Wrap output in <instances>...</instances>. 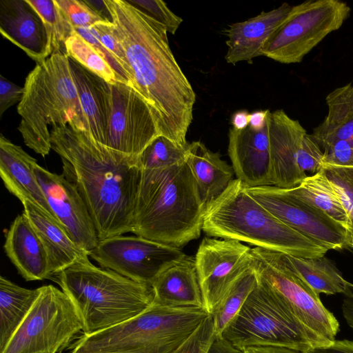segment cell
<instances>
[{
  "mask_svg": "<svg viewBox=\"0 0 353 353\" xmlns=\"http://www.w3.org/2000/svg\"><path fill=\"white\" fill-rule=\"evenodd\" d=\"M133 72L159 132L186 146L196 94L170 48L164 26L128 0H105Z\"/></svg>",
  "mask_w": 353,
  "mask_h": 353,
  "instance_id": "6da1fadb",
  "label": "cell"
},
{
  "mask_svg": "<svg viewBox=\"0 0 353 353\" xmlns=\"http://www.w3.org/2000/svg\"><path fill=\"white\" fill-rule=\"evenodd\" d=\"M50 139L63 163L62 174L81 194L99 241L132 233L142 172L139 157L113 150L68 124L52 128Z\"/></svg>",
  "mask_w": 353,
  "mask_h": 353,
  "instance_id": "7a4b0ae2",
  "label": "cell"
},
{
  "mask_svg": "<svg viewBox=\"0 0 353 353\" xmlns=\"http://www.w3.org/2000/svg\"><path fill=\"white\" fill-rule=\"evenodd\" d=\"M205 210L186 161L142 170L132 233L181 249L199 238Z\"/></svg>",
  "mask_w": 353,
  "mask_h": 353,
  "instance_id": "3957f363",
  "label": "cell"
},
{
  "mask_svg": "<svg viewBox=\"0 0 353 353\" xmlns=\"http://www.w3.org/2000/svg\"><path fill=\"white\" fill-rule=\"evenodd\" d=\"M17 106L18 130L25 144L42 157L52 150V128L70 125L87 130L86 123L65 52L53 53L28 74Z\"/></svg>",
  "mask_w": 353,
  "mask_h": 353,
  "instance_id": "277c9868",
  "label": "cell"
},
{
  "mask_svg": "<svg viewBox=\"0 0 353 353\" xmlns=\"http://www.w3.org/2000/svg\"><path fill=\"white\" fill-rule=\"evenodd\" d=\"M73 303L90 335L134 317L154 303L152 286L81 261L51 278Z\"/></svg>",
  "mask_w": 353,
  "mask_h": 353,
  "instance_id": "5b68a950",
  "label": "cell"
},
{
  "mask_svg": "<svg viewBox=\"0 0 353 353\" xmlns=\"http://www.w3.org/2000/svg\"><path fill=\"white\" fill-rule=\"evenodd\" d=\"M202 230L209 236L299 257L323 256L328 250L279 220L237 179L205 208Z\"/></svg>",
  "mask_w": 353,
  "mask_h": 353,
  "instance_id": "8992f818",
  "label": "cell"
},
{
  "mask_svg": "<svg viewBox=\"0 0 353 353\" xmlns=\"http://www.w3.org/2000/svg\"><path fill=\"white\" fill-rule=\"evenodd\" d=\"M211 314L198 307L153 304L111 327L83 334L68 353H173Z\"/></svg>",
  "mask_w": 353,
  "mask_h": 353,
  "instance_id": "52a82bcc",
  "label": "cell"
},
{
  "mask_svg": "<svg viewBox=\"0 0 353 353\" xmlns=\"http://www.w3.org/2000/svg\"><path fill=\"white\" fill-rule=\"evenodd\" d=\"M237 348L276 346L307 352L322 345L259 281L221 335Z\"/></svg>",
  "mask_w": 353,
  "mask_h": 353,
  "instance_id": "ba28073f",
  "label": "cell"
},
{
  "mask_svg": "<svg viewBox=\"0 0 353 353\" xmlns=\"http://www.w3.org/2000/svg\"><path fill=\"white\" fill-rule=\"evenodd\" d=\"M252 266L259 281L267 285L293 316L322 345L335 340L339 323L318 294L288 264L284 254L255 247Z\"/></svg>",
  "mask_w": 353,
  "mask_h": 353,
  "instance_id": "9c48e42d",
  "label": "cell"
},
{
  "mask_svg": "<svg viewBox=\"0 0 353 353\" xmlns=\"http://www.w3.org/2000/svg\"><path fill=\"white\" fill-rule=\"evenodd\" d=\"M350 13L348 5L339 0H310L294 6L265 42L261 56L281 63H299L339 29Z\"/></svg>",
  "mask_w": 353,
  "mask_h": 353,
  "instance_id": "30bf717a",
  "label": "cell"
},
{
  "mask_svg": "<svg viewBox=\"0 0 353 353\" xmlns=\"http://www.w3.org/2000/svg\"><path fill=\"white\" fill-rule=\"evenodd\" d=\"M81 331V321L69 297L52 285H43L0 353H58Z\"/></svg>",
  "mask_w": 353,
  "mask_h": 353,
  "instance_id": "8fae6325",
  "label": "cell"
},
{
  "mask_svg": "<svg viewBox=\"0 0 353 353\" xmlns=\"http://www.w3.org/2000/svg\"><path fill=\"white\" fill-rule=\"evenodd\" d=\"M185 256L180 248L137 235L100 240L90 252L101 268L150 285L161 272Z\"/></svg>",
  "mask_w": 353,
  "mask_h": 353,
  "instance_id": "7c38bea8",
  "label": "cell"
},
{
  "mask_svg": "<svg viewBox=\"0 0 353 353\" xmlns=\"http://www.w3.org/2000/svg\"><path fill=\"white\" fill-rule=\"evenodd\" d=\"M255 201L286 225L329 250L349 247L347 230L321 210L274 185L246 187Z\"/></svg>",
  "mask_w": 353,
  "mask_h": 353,
  "instance_id": "4fadbf2b",
  "label": "cell"
},
{
  "mask_svg": "<svg viewBox=\"0 0 353 353\" xmlns=\"http://www.w3.org/2000/svg\"><path fill=\"white\" fill-rule=\"evenodd\" d=\"M252 248L232 239L205 237L195 256L205 310L212 314L234 283L252 265Z\"/></svg>",
  "mask_w": 353,
  "mask_h": 353,
  "instance_id": "5bb4252c",
  "label": "cell"
},
{
  "mask_svg": "<svg viewBox=\"0 0 353 353\" xmlns=\"http://www.w3.org/2000/svg\"><path fill=\"white\" fill-rule=\"evenodd\" d=\"M111 88L113 104L105 145L139 157L154 139L161 136L155 118L135 88L121 82L111 84Z\"/></svg>",
  "mask_w": 353,
  "mask_h": 353,
  "instance_id": "9a60e30c",
  "label": "cell"
},
{
  "mask_svg": "<svg viewBox=\"0 0 353 353\" xmlns=\"http://www.w3.org/2000/svg\"><path fill=\"white\" fill-rule=\"evenodd\" d=\"M34 172L53 213L68 235L88 252L99 239L88 207L76 185L63 174L52 173L38 163Z\"/></svg>",
  "mask_w": 353,
  "mask_h": 353,
  "instance_id": "2e32d148",
  "label": "cell"
},
{
  "mask_svg": "<svg viewBox=\"0 0 353 353\" xmlns=\"http://www.w3.org/2000/svg\"><path fill=\"white\" fill-rule=\"evenodd\" d=\"M268 123L272 185L294 188L307 176L298 165L302 139L307 132L283 110L270 112Z\"/></svg>",
  "mask_w": 353,
  "mask_h": 353,
  "instance_id": "e0dca14e",
  "label": "cell"
},
{
  "mask_svg": "<svg viewBox=\"0 0 353 353\" xmlns=\"http://www.w3.org/2000/svg\"><path fill=\"white\" fill-rule=\"evenodd\" d=\"M228 138V155L237 179L248 188L272 185L268 120L258 131L232 127Z\"/></svg>",
  "mask_w": 353,
  "mask_h": 353,
  "instance_id": "ac0fdd59",
  "label": "cell"
},
{
  "mask_svg": "<svg viewBox=\"0 0 353 353\" xmlns=\"http://www.w3.org/2000/svg\"><path fill=\"white\" fill-rule=\"evenodd\" d=\"M0 32L37 64L51 56L45 25L27 0L0 1Z\"/></svg>",
  "mask_w": 353,
  "mask_h": 353,
  "instance_id": "d6986e66",
  "label": "cell"
},
{
  "mask_svg": "<svg viewBox=\"0 0 353 353\" xmlns=\"http://www.w3.org/2000/svg\"><path fill=\"white\" fill-rule=\"evenodd\" d=\"M292 6L282 3L272 10L261 12L248 20L233 23L225 30L227 37V63L235 65L239 62L252 60L261 56L263 45L272 32L287 17Z\"/></svg>",
  "mask_w": 353,
  "mask_h": 353,
  "instance_id": "ffe728a7",
  "label": "cell"
},
{
  "mask_svg": "<svg viewBox=\"0 0 353 353\" xmlns=\"http://www.w3.org/2000/svg\"><path fill=\"white\" fill-rule=\"evenodd\" d=\"M69 63L87 131L105 145L113 104L111 84L70 57Z\"/></svg>",
  "mask_w": 353,
  "mask_h": 353,
  "instance_id": "44dd1931",
  "label": "cell"
},
{
  "mask_svg": "<svg viewBox=\"0 0 353 353\" xmlns=\"http://www.w3.org/2000/svg\"><path fill=\"white\" fill-rule=\"evenodd\" d=\"M37 163V160L21 146L1 135L0 176L5 187L21 202L27 200L36 204L60 223L34 174V168Z\"/></svg>",
  "mask_w": 353,
  "mask_h": 353,
  "instance_id": "7402d4cb",
  "label": "cell"
},
{
  "mask_svg": "<svg viewBox=\"0 0 353 353\" xmlns=\"http://www.w3.org/2000/svg\"><path fill=\"white\" fill-rule=\"evenodd\" d=\"M3 248L10 261L26 281L50 279L46 250L23 212L11 223Z\"/></svg>",
  "mask_w": 353,
  "mask_h": 353,
  "instance_id": "603a6c76",
  "label": "cell"
},
{
  "mask_svg": "<svg viewBox=\"0 0 353 353\" xmlns=\"http://www.w3.org/2000/svg\"><path fill=\"white\" fill-rule=\"evenodd\" d=\"M21 203L23 213L46 250L51 277L76 263L89 259L90 253L72 241L63 227L53 217L29 201Z\"/></svg>",
  "mask_w": 353,
  "mask_h": 353,
  "instance_id": "cb8c5ba5",
  "label": "cell"
},
{
  "mask_svg": "<svg viewBox=\"0 0 353 353\" xmlns=\"http://www.w3.org/2000/svg\"><path fill=\"white\" fill-rule=\"evenodd\" d=\"M151 286L155 304L205 308L195 257L186 255L161 272Z\"/></svg>",
  "mask_w": 353,
  "mask_h": 353,
  "instance_id": "d4e9b609",
  "label": "cell"
},
{
  "mask_svg": "<svg viewBox=\"0 0 353 353\" xmlns=\"http://www.w3.org/2000/svg\"><path fill=\"white\" fill-rule=\"evenodd\" d=\"M186 163L196 180L205 208L233 180L232 167L221 159L219 153L212 152L201 141L189 143Z\"/></svg>",
  "mask_w": 353,
  "mask_h": 353,
  "instance_id": "484cf974",
  "label": "cell"
},
{
  "mask_svg": "<svg viewBox=\"0 0 353 353\" xmlns=\"http://www.w3.org/2000/svg\"><path fill=\"white\" fill-rule=\"evenodd\" d=\"M328 114L311 134L321 150L340 141L353 143V85L336 88L326 97Z\"/></svg>",
  "mask_w": 353,
  "mask_h": 353,
  "instance_id": "4316f807",
  "label": "cell"
},
{
  "mask_svg": "<svg viewBox=\"0 0 353 353\" xmlns=\"http://www.w3.org/2000/svg\"><path fill=\"white\" fill-rule=\"evenodd\" d=\"M40 293V288L21 287L0 277V351L24 320Z\"/></svg>",
  "mask_w": 353,
  "mask_h": 353,
  "instance_id": "83f0119b",
  "label": "cell"
},
{
  "mask_svg": "<svg viewBox=\"0 0 353 353\" xmlns=\"http://www.w3.org/2000/svg\"><path fill=\"white\" fill-rule=\"evenodd\" d=\"M284 256L290 267L318 294L345 292L349 282L325 256L308 258L284 254Z\"/></svg>",
  "mask_w": 353,
  "mask_h": 353,
  "instance_id": "f1b7e54d",
  "label": "cell"
},
{
  "mask_svg": "<svg viewBox=\"0 0 353 353\" xmlns=\"http://www.w3.org/2000/svg\"><path fill=\"white\" fill-rule=\"evenodd\" d=\"M285 190L321 210L347 230L348 219L345 211L337 192L322 170L307 176L298 186Z\"/></svg>",
  "mask_w": 353,
  "mask_h": 353,
  "instance_id": "f546056e",
  "label": "cell"
},
{
  "mask_svg": "<svg viewBox=\"0 0 353 353\" xmlns=\"http://www.w3.org/2000/svg\"><path fill=\"white\" fill-rule=\"evenodd\" d=\"M257 284L258 277L252 266V265L234 283L211 314L214 321L215 336L221 335Z\"/></svg>",
  "mask_w": 353,
  "mask_h": 353,
  "instance_id": "4dcf8cb0",
  "label": "cell"
},
{
  "mask_svg": "<svg viewBox=\"0 0 353 353\" xmlns=\"http://www.w3.org/2000/svg\"><path fill=\"white\" fill-rule=\"evenodd\" d=\"M66 54L110 84L127 83L103 57L75 31L65 42Z\"/></svg>",
  "mask_w": 353,
  "mask_h": 353,
  "instance_id": "1f68e13d",
  "label": "cell"
},
{
  "mask_svg": "<svg viewBox=\"0 0 353 353\" xmlns=\"http://www.w3.org/2000/svg\"><path fill=\"white\" fill-rule=\"evenodd\" d=\"M41 17L48 37L50 54L65 52V42L74 32L55 0H27Z\"/></svg>",
  "mask_w": 353,
  "mask_h": 353,
  "instance_id": "d6a6232c",
  "label": "cell"
},
{
  "mask_svg": "<svg viewBox=\"0 0 353 353\" xmlns=\"http://www.w3.org/2000/svg\"><path fill=\"white\" fill-rule=\"evenodd\" d=\"M188 145L181 146L163 136H159L139 156L140 166L142 170H155L184 163Z\"/></svg>",
  "mask_w": 353,
  "mask_h": 353,
  "instance_id": "836d02e7",
  "label": "cell"
},
{
  "mask_svg": "<svg viewBox=\"0 0 353 353\" xmlns=\"http://www.w3.org/2000/svg\"><path fill=\"white\" fill-rule=\"evenodd\" d=\"M321 170L337 192L345 211L349 248L353 249V168L323 164Z\"/></svg>",
  "mask_w": 353,
  "mask_h": 353,
  "instance_id": "e575fe53",
  "label": "cell"
},
{
  "mask_svg": "<svg viewBox=\"0 0 353 353\" xmlns=\"http://www.w3.org/2000/svg\"><path fill=\"white\" fill-rule=\"evenodd\" d=\"M92 34L117 59L126 72L132 86L136 88L133 72L128 61L125 50L118 39L112 22L100 21L88 27Z\"/></svg>",
  "mask_w": 353,
  "mask_h": 353,
  "instance_id": "d590c367",
  "label": "cell"
},
{
  "mask_svg": "<svg viewBox=\"0 0 353 353\" xmlns=\"http://www.w3.org/2000/svg\"><path fill=\"white\" fill-rule=\"evenodd\" d=\"M55 1L74 29L91 27L98 22L104 21L85 1L55 0Z\"/></svg>",
  "mask_w": 353,
  "mask_h": 353,
  "instance_id": "8d00e7d4",
  "label": "cell"
},
{
  "mask_svg": "<svg viewBox=\"0 0 353 353\" xmlns=\"http://www.w3.org/2000/svg\"><path fill=\"white\" fill-rule=\"evenodd\" d=\"M156 21L164 26L168 32L174 34L183 22L182 18L174 13L161 0H128Z\"/></svg>",
  "mask_w": 353,
  "mask_h": 353,
  "instance_id": "74e56055",
  "label": "cell"
},
{
  "mask_svg": "<svg viewBox=\"0 0 353 353\" xmlns=\"http://www.w3.org/2000/svg\"><path fill=\"white\" fill-rule=\"evenodd\" d=\"M214 338V321L210 315L197 330L173 353H207Z\"/></svg>",
  "mask_w": 353,
  "mask_h": 353,
  "instance_id": "f35d334b",
  "label": "cell"
},
{
  "mask_svg": "<svg viewBox=\"0 0 353 353\" xmlns=\"http://www.w3.org/2000/svg\"><path fill=\"white\" fill-rule=\"evenodd\" d=\"M323 152L311 134H304L298 154V165L306 173L313 174L323 167Z\"/></svg>",
  "mask_w": 353,
  "mask_h": 353,
  "instance_id": "ab89813d",
  "label": "cell"
},
{
  "mask_svg": "<svg viewBox=\"0 0 353 353\" xmlns=\"http://www.w3.org/2000/svg\"><path fill=\"white\" fill-rule=\"evenodd\" d=\"M323 165L353 168V143L340 141L323 150Z\"/></svg>",
  "mask_w": 353,
  "mask_h": 353,
  "instance_id": "60d3db41",
  "label": "cell"
},
{
  "mask_svg": "<svg viewBox=\"0 0 353 353\" xmlns=\"http://www.w3.org/2000/svg\"><path fill=\"white\" fill-rule=\"evenodd\" d=\"M74 31L90 44L109 63L114 72L129 85L132 86L129 78L117 59L92 34L88 28H74Z\"/></svg>",
  "mask_w": 353,
  "mask_h": 353,
  "instance_id": "b9f144b4",
  "label": "cell"
},
{
  "mask_svg": "<svg viewBox=\"0 0 353 353\" xmlns=\"http://www.w3.org/2000/svg\"><path fill=\"white\" fill-rule=\"evenodd\" d=\"M24 92L21 88L0 75V116L17 103H20Z\"/></svg>",
  "mask_w": 353,
  "mask_h": 353,
  "instance_id": "7bdbcfd3",
  "label": "cell"
},
{
  "mask_svg": "<svg viewBox=\"0 0 353 353\" xmlns=\"http://www.w3.org/2000/svg\"><path fill=\"white\" fill-rule=\"evenodd\" d=\"M305 353H353V341L334 340L329 344L312 347Z\"/></svg>",
  "mask_w": 353,
  "mask_h": 353,
  "instance_id": "ee69618b",
  "label": "cell"
},
{
  "mask_svg": "<svg viewBox=\"0 0 353 353\" xmlns=\"http://www.w3.org/2000/svg\"><path fill=\"white\" fill-rule=\"evenodd\" d=\"M342 303L343 315L350 327L353 329V284L349 283L343 293Z\"/></svg>",
  "mask_w": 353,
  "mask_h": 353,
  "instance_id": "f6af8a7d",
  "label": "cell"
},
{
  "mask_svg": "<svg viewBox=\"0 0 353 353\" xmlns=\"http://www.w3.org/2000/svg\"><path fill=\"white\" fill-rule=\"evenodd\" d=\"M207 353H243L222 336H215Z\"/></svg>",
  "mask_w": 353,
  "mask_h": 353,
  "instance_id": "bcb514c9",
  "label": "cell"
},
{
  "mask_svg": "<svg viewBox=\"0 0 353 353\" xmlns=\"http://www.w3.org/2000/svg\"><path fill=\"white\" fill-rule=\"evenodd\" d=\"M269 110H256L250 114L249 127L254 130H261L266 125Z\"/></svg>",
  "mask_w": 353,
  "mask_h": 353,
  "instance_id": "7dc6e473",
  "label": "cell"
},
{
  "mask_svg": "<svg viewBox=\"0 0 353 353\" xmlns=\"http://www.w3.org/2000/svg\"><path fill=\"white\" fill-rule=\"evenodd\" d=\"M85 2L104 21H112L111 14L105 0H84Z\"/></svg>",
  "mask_w": 353,
  "mask_h": 353,
  "instance_id": "c3c4849f",
  "label": "cell"
},
{
  "mask_svg": "<svg viewBox=\"0 0 353 353\" xmlns=\"http://www.w3.org/2000/svg\"><path fill=\"white\" fill-rule=\"evenodd\" d=\"M243 353H305L276 346L251 347L243 350Z\"/></svg>",
  "mask_w": 353,
  "mask_h": 353,
  "instance_id": "681fc988",
  "label": "cell"
},
{
  "mask_svg": "<svg viewBox=\"0 0 353 353\" xmlns=\"http://www.w3.org/2000/svg\"><path fill=\"white\" fill-rule=\"evenodd\" d=\"M250 113L246 110L235 112L231 118L232 128L237 130H243L249 126Z\"/></svg>",
  "mask_w": 353,
  "mask_h": 353,
  "instance_id": "f907efd6",
  "label": "cell"
}]
</instances>
